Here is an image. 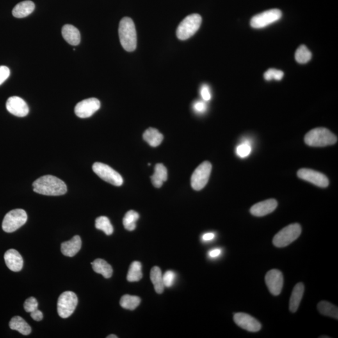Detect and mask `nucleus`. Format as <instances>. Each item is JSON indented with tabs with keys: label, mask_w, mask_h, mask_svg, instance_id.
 <instances>
[{
	"label": "nucleus",
	"mask_w": 338,
	"mask_h": 338,
	"mask_svg": "<svg viewBox=\"0 0 338 338\" xmlns=\"http://www.w3.org/2000/svg\"><path fill=\"white\" fill-rule=\"evenodd\" d=\"M92 169L93 172L105 181L115 186H122L123 182L122 177L107 164L95 162Z\"/></svg>",
	"instance_id": "obj_8"
},
{
	"label": "nucleus",
	"mask_w": 338,
	"mask_h": 338,
	"mask_svg": "<svg viewBox=\"0 0 338 338\" xmlns=\"http://www.w3.org/2000/svg\"><path fill=\"white\" fill-rule=\"evenodd\" d=\"M150 279H151L153 284H154L155 291L157 293L162 294L164 291V284L163 282V275H162L161 269L159 267L155 266L150 271Z\"/></svg>",
	"instance_id": "obj_26"
},
{
	"label": "nucleus",
	"mask_w": 338,
	"mask_h": 338,
	"mask_svg": "<svg viewBox=\"0 0 338 338\" xmlns=\"http://www.w3.org/2000/svg\"><path fill=\"white\" fill-rule=\"evenodd\" d=\"M4 261L8 268L13 272H19L24 266V259L17 250H9L4 255Z\"/></svg>",
	"instance_id": "obj_17"
},
{
	"label": "nucleus",
	"mask_w": 338,
	"mask_h": 338,
	"mask_svg": "<svg viewBox=\"0 0 338 338\" xmlns=\"http://www.w3.org/2000/svg\"><path fill=\"white\" fill-rule=\"evenodd\" d=\"M139 219L138 212L131 210L128 211L123 219V225L125 229L129 231L134 230L136 228V223Z\"/></svg>",
	"instance_id": "obj_30"
},
{
	"label": "nucleus",
	"mask_w": 338,
	"mask_h": 338,
	"mask_svg": "<svg viewBox=\"0 0 338 338\" xmlns=\"http://www.w3.org/2000/svg\"><path fill=\"white\" fill-rule=\"evenodd\" d=\"M6 107L9 113L18 117H24L29 113L28 105L20 97L9 98L6 102Z\"/></svg>",
	"instance_id": "obj_15"
},
{
	"label": "nucleus",
	"mask_w": 338,
	"mask_h": 338,
	"mask_svg": "<svg viewBox=\"0 0 338 338\" xmlns=\"http://www.w3.org/2000/svg\"><path fill=\"white\" fill-rule=\"evenodd\" d=\"M144 141L152 147H156L162 143L164 139L163 135L160 133L158 130L154 128H149L143 135Z\"/></svg>",
	"instance_id": "obj_25"
},
{
	"label": "nucleus",
	"mask_w": 338,
	"mask_h": 338,
	"mask_svg": "<svg viewBox=\"0 0 338 338\" xmlns=\"http://www.w3.org/2000/svg\"><path fill=\"white\" fill-rule=\"evenodd\" d=\"M214 237H215V234L214 233L209 232L203 235L202 239L204 241H209L213 240Z\"/></svg>",
	"instance_id": "obj_41"
},
{
	"label": "nucleus",
	"mask_w": 338,
	"mask_h": 338,
	"mask_svg": "<svg viewBox=\"0 0 338 338\" xmlns=\"http://www.w3.org/2000/svg\"><path fill=\"white\" fill-rule=\"evenodd\" d=\"M200 95L204 101H209L211 99V93L210 88L207 84H204L201 87Z\"/></svg>",
	"instance_id": "obj_38"
},
{
	"label": "nucleus",
	"mask_w": 338,
	"mask_h": 338,
	"mask_svg": "<svg viewBox=\"0 0 338 338\" xmlns=\"http://www.w3.org/2000/svg\"><path fill=\"white\" fill-rule=\"evenodd\" d=\"M320 338H330L329 337H321Z\"/></svg>",
	"instance_id": "obj_44"
},
{
	"label": "nucleus",
	"mask_w": 338,
	"mask_h": 338,
	"mask_svg": "<svg viewBox=\"0 0 338 338\" xmlns=\"http://www.w3.org/2000/svg\"><path fill=\"white\" fill-rule=\"evenodd\" d=\"M265 282L269 292L273 295H280L282 291L283 284H284V278L282 272L278 269H272L269 271L265 277Z\"/></svg>",
	"instance_id": "obj_13"
},
{
	"label": "nucleus",
	"mask_w": 338,
	"mask_h": 338,
	"mask_svg": "<svg viewBox=\"0 0 338 338\" xmlns=\"http://www.w3.org/2000/svg\"><path fill=\"white\" fill-rule=\"evenodd\" d=\"M278 207L277 200L271 198L258 202L251 208L250 212L252 215L262 217L271 214Z\"/></svg>",
	"instance_id": "obj_16"
},
{
	"label": "nucleus",
	"mask_w": 338,
	"mask_h": 338,
	"mask_svg": "<svg viewBox=\"0 0 338 338\" xmlns=\"http://www.w3.org/2000/svg\"><path fill=\"white\" fill-rule=\"evenodd\" d=\"M27 219L28 216L24 209L12 210L4 216L2 228L6 232H15L27 223Z\"/></svg>",
	"instance_id": "obj_6"
},
{
	"label": "nucleus",
	"mask_w": 338,
	"mask_h": 338,
	"mask_svg": "<svg viewBox=\"0 0 338 338\" xmlns=\"http://www.w3.org/2000/svg\"><path fill=\"white\" fill-rule=\"evenodd\" d=\"M221 254V250L219 249H215V250H212L209 253L210 257L216 258L219 256Z\"/></svg>",
	"instance_id": "obj_42"
},
{
	"label": "nucleus",
	"mask_w": 338,
	"mask_h": 338,
	"mask_svg": "<svg viewBox=\"0 0 338 338\" xmlns=\"http://www.w3.org/2000/svg\"><path fill=\"white\" fill-rule=\"evenodd\" d=\"M38 303L34 297L27 299L24 303V309L27 312H31L38 309Z\"/></svg>",
	"instance_id": "obj_36"
},
{
	"label": "nucleus",
	"mask_w": 338,
	"mask_h": 338,
	"mask_svg": "<svg viewBox=\"0 0 338 338\" xmlns=\"http://www.w3.org/2000/svg\"><path fill=\"white\" fill-rule=\"evenodd\" d=\"M10 70L6 66H0V85L10 77Z\"/></svg>",
	"instance_id": "obj_37"
},
{
	"label": "nucleus",
	"mask_w": 338,
	"mask_h": 338,
	"mask_svg": "<svg viewBox=\"0 0 338 338\" xmlns=\"http://www.w3.org/2000/svg\"><path fill=\"white\" fill-rule=\"evenodd\" d=\"M317 309H318L319 312L324 316L338 319V308L328 301H323L319 302L317 305Z\"/></svg>",
	"instance_id": "obj_27"
},
{
	"label": "nucleus",
	"mask_w": 338,
	"mask_h": 338,
	"mask_svg": "<svg viewBox=\"0 0 338 338\" xmlns=\"http://www.w3.org/2000/svg\"><path fill=\"white\" fill-rule=\"evenodd\" d=\"M337 141L338 138L334 134L323 127L311 130L305 138V143L310 147H325L334 145Z\"/></svg>",
	"instance_id": "obj_3"
},
{
	"label": "nucleus",
	"mask_w": 338,
	"mask_h": 338,
	"mask_svg": "<svg viewBox=\"0 0 338 338\" xmlns=\"http://www.w3.org/2000/svg\"><path fill=\"white\" fill-rule=\"evenodd\" d=\"M100 108V102L95 98L82 100L75 106V113L81 118L90 117Z\"/></svg>",
	"instance_id": "obj_11"
},
{
	"label": "nucleus",
	"mask_w": 338,
	"mask_h": 338,
	"mask_svg": "<svg viewBox=\"0 0 338 338\" xmlns=\"http://www.w3.org/2000/svg\"><path fill=\"white\" fill-rule=\"evenodd\" d=\"M175 280V274L172 271H166L163 275V282L164 286L167 287H172L174 284Z\"/></svg>",
	"instance_id": "obj_35"
},
{
	"label": "nucleus",
	"mask_w": 338,
	"mask_h": 338,
	"mask_svg": "<svg viewBox=\"0 0 338 338\" xmlns=\"http://www.w3.org/2000/svg\"><path fill=\"white\" fill-rule=\"evenodd\" d=\"M301 232L302 229L299 224H292L287 225L274 237V246L280 248L289 246L300 237Z\"/></svg>",
	"instance_id": "obj_4"
},
{
	"label": "nucleus",
	"mask_w": 338,
	"mask_h": 338,
	"mask_svg": "<svg viewBox=\"0 0 338 338\" xmlns=\"http://www.w3.org/2000/svg\"><path fill=\"white\" fill-rule=\"evenodd\" d=\"M78 305L76 294L72 291L63 292L57 302V311L62 318H67L74 313Z\"/></svg>",
	"instance_id": "obj_7"
},
{
	"label": "nucleus",
	"mask_w": 338,
	"mask_h": 338,
	"mask_svg": "<svg viewBox=\"0 0 338 338\" xmlns=\"http://www.w3.org/2000/svg\"><path fill=\"white\" fill-rule=\"evenodd\" d=\"M141 301V298L138 296L126 294L121 298L120 305L125 310H134L140 305Z\"/></svg>",
	"instance_id": "obj_29"
},
{
	"label": "nucleus",
	"mask_w": 338,
	"mask_h": 338,
	"mask_svg": "<svg viewBox=\"0 0 338 338\" xmlns=\"http://www.w3.org/2000/svg\"><path fill=\"white\" fill-rule=\"evenodd\" d=\"M311 52L305 45H301L296 50L295 58L298 63H307L311 59Z\"/></svg>",
	"instance_id": "obj_32"
},
{
	"label": "nucleus",
	"mask_w": 338,
	"mask_h": 338,
	"mask_svg": "<svg viewBox=\"0 0 338 338\" xmlns=\"http://www.w3.org/2000/svg\"><path fill=\"white\" fill-rule=\"evenodd\" d=\"M61 33L66 42L76 46L81 43V36L79 29L72 25H64Z\"/></svg>",
	"instance_id": "obj_19"
},
{
	"label": "nucleus",
	"mask_w": 338,
	"mask_h": 338,
	"mask_svg": "<svg viewBox=\"0 0 338 338\" xmlns=\"http://www.w3.org/2000/svg\"><path fill=\"white\" fill-rule=\"evenodd\" d=\"M33 191L42 195L62 196L67 192V185L58 177L47 175L38 178L33 183Z\"/></svg>",
	"instance_id": "obj_1"
},
{
	"label": "nucleus",
	"mask_w": 338,
	"mask_h": 338,
	"mask_svg": "<svg viewBox=\"0 0 338 338\" xmlns=\"http://www.w3.org/2000/svg\"><path fill=\"white\" fill-rule=\"evenodd\" d=\"M168 179V170L162 164H157L155 167L154 173L151 176L153 186L160 188Z\"/></svg>",
	"instance_id": "obj_22"
},
{
	"label": "nucleus",
	"mask_w": 338,
	"mask_h": 338,
	"mask_svg": "<svg viewBox=\"0 0 338 338\" xmlns=\"http://www.w3.org/2000/svg\"><path fill=\"white\" fill-rule=\"evenodd\" d=\"M304 292H305V285L302 282L298 283L292 290L291 298H290L289 310L291 312H296L298 310Z\"/></svg>",
	"instance_id": "obj_20"
},
{
	"label": "nucleus",
	"mask_w": 338,
	"mask_h": 338,
	"mask_svg": "<svg viewBox=\"0 0 338 338\" xmlns=\"http://www.w3.org/2000/svg\"><path fill=\"white\" fill-rule=\"evenodd\" d=\"M95 227L102 230L107 236L113 234V226L109 219L106 216H100L96 219Z\"/></svg>",
	"instance_id": "obj_31"
},
{
	"label": "nucleus",
	"mask_w": 338,
	"mask_h": 338,
	"mask_svg": "<svg viewBox=\"0 0 338 338\" xmlns=\"http://www.w3.org/2000/svg\"><path fill=\"white\" fill-rule=\"evenodd\" d=\"M31 318L36 321H42L43 318V314L41 310H36L30 312Z\"/></svg>",
	"instance_id": "obj_40"
},
{
	"label": "nucleus",
	"mask_w": 338,
	"mask_h": 338,
	"mask_svg": "<svg viewBox=\"0 0 338 338\" xmlns=\"http://www.w3.org/2000/svg\"><path fill=\"white\" fill-rule=\"evenodd\" d=\"M234 321L240 328L250 332H258L261 329V324L256 319L244 312L235 314Z\"/></svg>",
	"instance_id": "obj_14"
},
{
	"label": "nucleus",
	"mask_w": 338,
	"mask_h": 338,
	"mask_svg": "<svg viewBox=\"0 0 338 338\" xmlns=\"http://www.w3.org/2000/svg\"><path fill=\"white\" fill-rule=\"evenodd\" d=\"M107 338H117L118 337H116V335H111L108 336V337H107Z\"/></svg>",
	"instance_id": "obj_43"
},
{
	"label": "nucleus",
	"mask_w": 338,
	"mask_h": 338,
	"mask_svg": "<svg viewBox=\"0 0 338 338\" xmlns=\"http://www.w3.org/2000/svg\"><path fill=\"white\" fill-rule=\"evenodd\" d=\"M35 8V5L33 1H24L20 2L13 8L12 14L16 18H25L33 13Z\"/></svg>",
	"instance_id": "obj_21"
},
{
	"label": "nucleus",
	"mask_w": 338,
	"mask_h": 338,
	"mask_svg": "<svg viewBox=\"0 0 338 338\" xmlns=\"http://www.w3.org/2000/svg\"><path fill=\"white\" fill-rule=\"evenodd\" d=\"M202 17L198 14L187 16L179 25L177 29V36L180 40L190 38L199 29Z\"/></svg>",
	"instance_id": "obj_5"
},
{
	"label": "nucleus",
	"mask_w": 338,
	"mask_h": 338,
	"mask_svg": "<svg viewBox=\"0 0 338 338\" xmlns=\"http://www.w3.org/2000/svg\"><path fill=\"white\" fill-rule=\"evenodd\" d=\"M9 326L11 330L18 331L23 335H28L31 332L30 326L20 316L13 317L11 319Z\"/></svg>",
	"instance_id": "obj_24"
},
{
	"label": "nucleus",
	"mask_w": 338,
	"mask_h": 338,
	"mask_svg": "<svg viewBox=\"0 0 338 338\" xmlns=\"http://www.w3.org/2000/svg\"><path fill=\"white\" fill-rule=\"evenodd\" d=\"M264 79L268 81H271V80L281 81L284 77V72L281 70L275 69V68H270L264 73Z\"/></svg>",
	"instance_id": "obj_33"
},
{
	"label": "nucleus",
	"mask_w": 338,
	"mask_h": 338,
	"mask_svg": "<svg viewBox=\"0 0 338 338\" xmlns=\"http://www.w3.org/2000/svg\"><path fill=\"white\" fill-rule=\"evenodd\" d=\"M141 264L140 262L134 261L130 266L128 272L127 279L129 282H138L142 278Z\"/></svg>",
	"instance_id": "obj_28"
},
{
	"label": "nucleus",
	"mask_w": 338,
	"mask_h": 338,
	"mask_svg": "<svg viewBox=\"0 0 338 338\" xmlns=\"http://www.w3.org/2000/svg\"><path fill=\"white\" fill-rule=\"evenodd\" d=\"M194 109L197 113H204L207 109V106L204 102L197 101L194 105Z\"/></svg>",
	"instance_id": "obj_39"
},
{
	"label": "nucleus",
	"mask_w": 338,
	"mask_h": 338,
	"mask_svg": "<svg viewBox=\"0 0 338 338\" xmlns=\"http://www.w3.org/2000/svg\"><path fill=\"white\" fill-rule=\"evenodd\" d=\"M282 17V11L278 9H272L253 17L251 20V26L254 28H264L278 22Z\"/></svg>",
	"instance_id": "obj_10"
},
{
	"label": "nucleus",
	"mask_w": 338,
	"mask_h": 338,
	"mask_svg": "<svg viewBox=\"0 0 338 338\" xmlns=\"http://www.w3.org/2000/svg\"><path fill=\"white\" fill-rule=\"evenodd\" d=\"M298 176L301 179L310 182L315 186L323 187V188L327 187L329 185V180L325 175L312 169H300L298 172Z\"/></svg>",
	"instance_id": "obj_12"
},
{
	"label": "nucleus",
	"mask_w": 338,
	"mask_h": 338,
	"mask_svg": "<svg viewBox=\"0 0 338 338\" xmlns=\"http://www.w3.org/2000/svg\"><path fill=\"white\" fill-rule=\"evenodd\" d=\"M212 170V165L205 161L200 164L191 177V186L196 191L202 190L209 181Z\"/></svg>",
	"instance_id": "obj_9"
},
{
	"label": "nucleus",
	"mask_w": 338,
	"mask_h": 338,
	"mask_svg": "<svg viewBox=\"0 0 338 338\" xmlns=\"http://www.w3.org/2000/svg\"><path fill=\"white\" fill-rule=\"evenodd\" d=\"M251 150L252 148L251 145L248 142H244L237 146L236 154L241 158H246L251 154Z\"/></svg>",
	"instance_id": "obj_34"
},
{
	"label": "nucleus",
	"mask_w": 338,
	"mask_h": 338,
	"mask_svg": "<svg viewBox=\"0 0 338 338\" xmlns=\"http://www.w3.org/2000/svg\"><path fill=\"white\" fill-rule=\"evenodd\" d=\"M121 45L127 52H133L137 48L138 38L133 20L129 17L123 18L118 28Z\"/></svg>",
	"instance_id": "obj_2"
},
{
	"label": "nucleus",
	"mask_w": 338,
	"mask_h": 338,
	"mask_svg": "<svg viewBox=\"0 0 338 338\" xmlns=\"http://www.w3.org/2000/svg\"><path fill=\"white\" fill-rule=\"evenodd\" d=\"M82 247V240L79 236H75L70 241L64 242L61 245V253L68 257H74Z\"/></svg>",
	"instance_id": "obj_18"
},
{
	"label": "nucleus",
	"mask_w": 338,
	"mask_h": 338,
	"mask_svg": "<svg viewBox=\"0 0 338 338\" xmlns=\"http://www.w3.org/2000/svg\"><path fill=\"white\" fill-rule=\"evenodd\" d=\"M92 265L93 271L98 274H100L105 278H111L113 274V269L108 262L102 259H95L94 261L91 262Z\"/></svg>",
	"instance_id": "obj_23"
}]
</instances>
